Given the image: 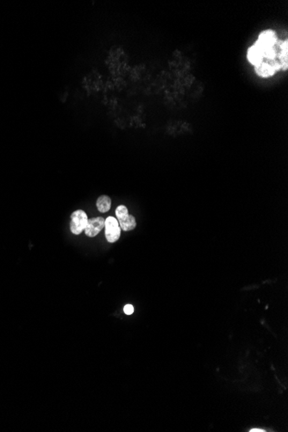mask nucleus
<instances>
[{
  "label": "nucleus",
  "instance_id": "0eeeda50",
  "mask_svg": "<svg viewBox=\"0 0 288 432\" xmlns=\"http://www.w3.org/2000/svg\"><path fill=\"white\" fill-rule=\"evenodd\" d=\"M275 68L272 66L270 61H261V63L255 66V73L261 77L268 78L275 74Z\"/></svg>",
  "mask_w": 288,
  "mask_h": 432
},
{
  "label": "nucleus",
  "instance_id": "423d86ee",
  "mask_svg": "<svg viewBox=\"0 0 288 432\" xmlns=\"http://www.w3.org/2000/svg\"><path fill=\"white\" fill-rule=\"evenodd\" d=\"M263 48L257 43H255L247 50V60L250 63L256 66L263 61Z\"/></svg>",
  "mask_w": 288,
  "mask_h": 432
},
{
  "label": "nucleus",
  "instance_id": "f03ea898",
  "mask_svg": "<svg viewBox=\"0 0 288 432\" xmlns=\"http://www.w3.org/2000/svg\"><path fill=\"white\" fill-rule=\"evenodd\" d=\"M88 217L86 213L82 210H77L73 213L71 215V222H70V230L72 233L75 235H80L85 230V227L87 225Z\"/></svg>",
  "mask_w": 288,
  "mask_h": 432
},
{
  "label": "nucleus",
  "instance_id": "9b49d317",
  "mask_svg": "<svg viewBox=\"0 0 288 432\" xmlns=\"http://www.w3.org/2000/svg\"><path fill=\"white\" fill-rule=\"evenodd\" d=\"M250 432H265V431H263V430H260V429H253V430H251Z\"/></svg>",
  "mask_w": 288,
  "mask_h": 432
},
{
  "label": "nucleus",
  "instance_id": "f257e3e1",
  "mask_svg": "<svg viewBox=\"0 0 288 432\" xmlns=\"http://www.w3.org/2000/svg\"><path fill=\"white\" fill-rule=\"evenodd\" d=\"M116 216H117V218L119 221L120 228L123 230L129 231V230H134L136 228V218L132 215H129L126 206H119L116 209Z\"/></svg>",
  "mask_w": 288,
  "mask_h": 432
},
{
  "label": "nucleus",
  "instance_id": "1a4fd4ad",
  "mask_svg": "<svg viewBox=\"0 0 288 432\" xmlns=\"http://www.w3.org/2000/svg\"><path fill=\"white\" fill-rule=\"evenodd\" d=\"M96 206L99 213H107L111 209L112 206V200L106 195H102L98 198L96 203Z\"/></svg>",
  "mask_w": 288,
  "mask_h": 432
},
{
  "label": "nucleus",
  "instance_id": "6e6552de",
  "mask_svg": "<svg viewBox=\"0 0 288 432\" xmlns=\"http://www.w3.org/2000/svg\"><path fill=\"white\" fill-rule=\"evenodd\" d=\"M280 47H281V54H279V62L281 65V68L287 70L288 67V41L280 42Z\"/></svg>",
  "mask_w": 288,
  "mask_h": 432
},
{
  "label": "nucleus",
  "instance_id": "20e7f679",
  "mask_svg": "<svg viewBox=\"0 0 288 432\" xmlns=\"http://www.w3.org/2000/svg\"><path fill=\"white\" fill-rule=\"evenodd\" d=\"M105 219L102 216L92 217L88 219L87 225L85 227V233L88 237H94L101 231L105 227Z\"/></svg>",
  "mask_w": 288,
  "mask_h": 432
},
{
  "label": "nucleus",
  "instance_id": "7ed1b4c3",
  "mask_svg": "<svg viewBox=\"0 0 288 432\" xmlns=\"http://www.w3.org/2000/svg\"><path fill=\"white\" fill-rule=\"evenodd\" d=\"M105 237L109 243H116L121 236V228L119 221L114 216H108L105 222Z\"/></svg>",
  "mask_w": 288,
  "mask_h": 432
},
{
  "label": "nucleus",
  "instance_id": "9d476101",
  "mask_svg": "<svg viewBox=\"0 0 288 432\" xmlns=\"http://www.w3.org/2000/svg\"><path fill=\"white\" fill-rule=\"evenodd\" d=\"M123 311L126 315H131L134 312V307L131 304H126L123 308Z\"/></svg>",
  "mask_w": 288,
  "mask_h": 432
},
{
  "label": "nucleus",
  "instance_id": "39448f33",
  "mask_svg": "<svg viewBox=\"0 0 288 432\" xmlns=\"http://www.w3.org/2000/svg\"><path fill=\"white\" fill-rule=\"evenodd\" d=\"M277 42H278L277 35L275 31H272V30H267V31H262L261 34L259 35V38H258L256 43L264 49V48H268V47H275Z\"/></svg>",
  "mask_w": 288,
  "mask_h": 432
}]
</instances>
